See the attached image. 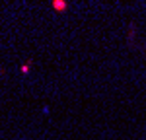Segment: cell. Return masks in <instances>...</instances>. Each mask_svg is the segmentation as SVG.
<instances>
[{"instance_id": "6da1fadb", "label": "cell", "mask_w": 146, "mask_h": 140, "mask_svg": "<svg viewBox=\"0 0 146 140\" xmlns=\"http://www.w3.org/2000/svg\"><path fill=\"white\" fill-rule=\"evenodd\" d=\"M51 8L55 12H66L68 10V2H64V0H51Z\"/></svg>"}, {"instance_id": "7a4b0ae2", "label": "cell", "mask_w": 146, "mask_h": 140, "mask_svg": "<svg viewBox=\"0 0 146 140\" xmlns=\"http://www.w3.org/2000/svg\"><path fill=\"white\" fill-rule=\"evenodd\" d=\"M29 66H31V62L23 64V66H22V74H27V72H29Z\"/></svg>"}]
</instances>
